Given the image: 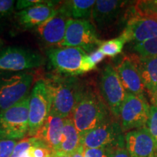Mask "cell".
<instances>
[{
    "mask_svg": "<svg viewBox=\"0 0 157 157\" xmlns=\"http://www.w3.org/2000/svg\"><path fill=\"white\" fill-rule=\"evenodd\" d=\"M68 20L58 5L56 15L36 27L35 32L40 40L48 46L60 47L65 38Z\"/></svg>",
    "mask_w": 157,
    "mask_h": 157,
    "instance_id": "7c38bea8",
    "label": "cell"
},
{
    "mask_svg": "<svg viewBox=\"0 0 157 157\" xmlns=\"http://www.w3.org/2000/svg\"><path fill=\"white\" fill-rule=\"evenodd\" d=\"M47 56L56 72L63 75L76 76L96 68L90 61L89 54L78 48H50L47 50Z\"/></svg>",
    "mask_w": 157,
    "mask_h": 157,
    "instance_id": "3957f363",
    "label": "cell"
},
{
    "mask_svg": "<svg viewBox=\"0 0 157 157\" xmlns=\"http://www.w3.org/2000/svg\"><path fill=\"white\" fill-rule=\"evenodd\" d=\"M15 2L13 0H0V22L8 18L14 12Z\"/></svg>",
    "mask_w": 157,
    "mask_h": 157,
    "instance_id": "83f0119b",
    "label": "cell"
},
{
    "mask_svg": "<svg viewBox=\"0 0 157 157\" xmlns=\"http://www.w3.org/2000/svg\"><path fill=\"white\" fill-rule=\"evenodd\" d=\"M2 45H3V41L1 39H0V50H1V48H2Z\"/></svg>",
    "mask_w": 157,
    "mask_h": 157,
    "instance_id": "e575fe53",
    "label": "cell"
},
{
    "mask_svg": "<svg viewBox=\"0 0 157 157\" xmlns=\"http://www.w3.org/2000/svg\"><path fill=\"white\" fill-rule=\"evenodd\" d=\"M103 43L98 38L93 23L88 20L69 18L65 38L60 47L78 48L90 54L100 48Z\"/></svg>",
    "mask_w": 157,
    "mask_h": 157,
    "instance_id": "8992f818",
    "label": "cell"
},
{
    "mask_svg": "<svg viewBox=\"0 0 157 157\" xmlns=\"http://www.w3.org/2000/svg\"><path fill=\"white\" fill-rule=\"evenodd\" d=\"M154 157H157V149H156V154H155Z\"/></svg>",
    "mask_w": 157,
    "mask_h": 157,
    "instance_id": "d590c367",
    "label": "cell"
},
{
    "mask_svg": "<svg viewBox=\"0 0 157 157\" xmlns=\"http://www.w3.org/2000/svg\"><path fill=\"white\" fill-rule=\"evenodd\" d=\"M51 103L50 113L66 119L71 117L84 84L76 76L49 73L43 78Z\"/></svg>",
    "mask_w": 157,
    "mask_h": 157,
    "instance_id": "6da1fadb",
    "label": "cell"
},
{
    "mask_svg": "<svg viewBox=\"0 0 157 157\" xmlns=\"http://www.w3.org/2000/svg\"><path fill=\"white\" fill-rule=\"evenodd\" d=\"M124 141L130 157H154L157 146L146 127L126 132Z\"/></svg>",
    "mask_w": 157,
    "mask_h": 157,
    "instance_id": "5bb4252c",
    "label": "cell"
},
{
    "mask_svg": "<svg viewBox=\"0 0 157 157\" xmlns=\"http://www.w3.org/2000/svg\"><path fill=\"white\" fill-rule=\"evenodd\" d=\"M121 36L126 42L135 43L157 38V18L149 16L132 17Z\"/></svg>",
    "mask_w": 157,
    "mask_h": 157,
    "instance_id": "2e32d148",
    "label": "cell"
},
{
    "mask_svg": "<svg viewBox=\"0 0 157 157\" xmlns=\"http://www.w3.org/2000/svg\"><path fill=\"white\" fill-rule=\"evenodd\" d=\"M65 119L50 113L34 137L53 151H58L61 142Z\"/></svg>",
    "mask_w": 157,
    "mask_h": 157,
    "instance_id": "ac0fdd59",
    "label": "cell"
},
{
    "mask_svg": "<svg viewBox=\"0 0 157 157\" xmlns=\"http://www.w3.org/2000/svg\"><path fill=\"white\" fill-rule=\"evenodd\" d=\"M60 2L58 1H42L33 7L19 11L16 14L17 22L23 28H36L56 15Z\"/></svg>",
    "mask_w": 157,
    "mask_h": 157,
    "instance_id": "4fadbf2b",
    "label": "cell"
},
{
    "mask_svg": "<svg viewBox=\"0 0 157 157\" xmlns=\"http://www.w3.org/2000/svg\"><path fill=\"white\" fill-rule=\"evenodd\" d=\"M52 157H72V155L62 152L60 151H55Z\"/></svg>",
    "mask_w": 157,
    "mask_h": 157,
    "instance_id": "836d02e7",
    "label": "cell"
},
{
    "mask_svg": "<svg viewBox=\"0 0 157 157\" xmlns=\"http://www.w3.org/2000/svg\"><path fill=\"white\" fill-rule=\"evenodd\" d=\"M116 70L127 93L144 95L146 88L133 55L124 56Z\"/></svg>",
    "mask_w": 157,
    "mask_h": 157,
    "instance_id": "9a60e30c",
    "label": "cell"
},
{
    "mask_svg": "<svg viewBox=\"0 0 157 157\" xmlns=\"http://www.w3.org/2000/svg\"><path fill=\"white\" fill-rule=\"evenodd\" d=\"M149 95H150V101L151 105L157 107V87L153 91L149 93Z\"/></svg>",
    "mask_w": 157,
    "mask_h": 157,
    "instance_id": "d6a6232c",
    "label": "cell"
},
{
    "mask_svg": "<svg viewBox=\"0 0 157 157\" xmlns=\"http://www.w3.org/2000/svg\"><path fill=\"white\" fill-rule=\"evenodd\" d=\"M17 143L16 140H0V157H10Z\"/></svg>",
    "mask_w": 157,
    "mask_h": 157,
    "instance_id": "f1b7e54d",
    "label": "cell"
},
{
    "mask_svg": "<svg viewBox=\"0 0 157 157\" xmlns=\"http://www.w3.org/2000/svg\"><path fill=\"white\" fill-rule=\"evenodd\" d=\"M30 94L18 103L0 111V140H17L29 132Z\"/></svg>",
    "mask_w": 157,
    "mask_h": 157,
    "instance_id": "5b68a950",
    "label": "cell"
},
{
    "mask_svg": "<svg viewBox=\"0 0 157 157\" xmlns=\"http://www.w3.org/2000/svg\"><path fill=\"white\" fill-rule=\"evenodd\" d=\"M39 142L38 139L34 137H25L15 145L10 157H21L25 152H27L31 147L34 146Z\"/></svg>",
    "mask_w": 157,
    "mask_h": 157,
    "instance_id": "cb8c5ba5",
    "label": "cell"
},
{
    "mask_svg": "<svg viewBox=\"0 0 157 157\" xmlns=\"http://www.w3.org/2000/svg\"><path fill=\"white\" fill-rule=\"evenodd\" d=\"M51 103L48 87L43 79L35 82L30 93L28 136L34 137L50 115Z\"/></svg>",
    "mask_w": 157,
    "mask_h": 157,
    "instance_id": "ba28073f",
    "label": "cell"
},
{
    "mask_svg": "<svg viewBox=\"0 0 157 157\" xmlns=\"http://www.w3.org/2000/svg\"><path fill=\"white\" fill-rule=\"evenodd\" d=\"M113 157H130L125 146L118 148L113 154Z\"/></svg>",
    "mask_w": 157,
    "mask_h": 157,
    "instance_id": "1f68e13d",
    "label": "cell"
},
{
    "mask_svg": "<svg viewBox=\"0 0 157 157\" xmlns=\"http://www.w3.org/2000/svg\"><path fill=\"white\" fill-rule=\"evenodd\" d=\"M34 82L32 72L0 71V111L13 106L29 95Z\"/></svg>",
    "mask_w": 157,
    "mask_h": 157,
    "instance_id": "277c9868",
    "label": "cell"
},
{
    "mask_svg": "<svg viewBox=\"0 0 157 157\" xmlns=\"http://www.w3.org/2000/svg\"><path fill=\"white\" fill-rule=\"evenodd\" d=\"M54 151L40 140L29 150L31 157H52Z\"/></svg>",
    "mask_w": 157,
    "mask_h": 157,
    "instance_id": "4316f807",
    "label": "cell"
},
{
    "mask_svg": "<svg viewBox=\"0 0 157 157\" xmlns=\"http://www.w3.org/2000/svg\"><path fill=\"white\" fill-rule=\"evenodd\" d=\"M81 146V136L73 121L71 117L66 118L64 121L62 139L58 151L72 155Z\"/></svg>",
    "mask_w": 157,
    "mask_h": 157,
    "instance_id": "44dd1931",
    "label": "cell"
},
{
    "mask_svg": "<svg viewBox=\"0 0 157 157\" xmlns=\"http://www.w3.org/2000/svg\"><path fill=\"white\" fill-rule=\"evenodd\" d=\"M105 55L103 53V52L99 48L89 54V58L90 61L93 63V64L95 65V66L99 63H101L105 58Z\"/></svg>",
    "mask_w": 157,
    "mask_h": 157,
    "instance_id": "4dcf8cb0",
    "label": "cell"
},
{
    "mask_svg": "<svg viewBox=\"0 0 157 157\" xmlns=\"http://www.w3.org/2000/svg\"><path fill=\"white\" fill-rule=\"evenodd\" d=\"M42 2V0H19V1H17L15 8L21 11L23 10L29 8L37 4L41 3Z\"/></svg>",
    "mask_w": 157,
    "mask_h": 157,
    "instance_id": "f546056e",
    "label": "cell"
},
{
    "mask_svg": "<svg viewBox=\"0 0 157 157\" xmlns=\"http://www.w3.org/2000/svg\"><path fill=\"white\" fill-rule=\"evenodd\" d=\"M146 127L157 146V107L155 105H150L149 117Z\"/></svg>",
    "mask_w": 157,
    "mask_h": 157,
    "instance_id": "484cf974",
    "label": "cell"
},
{
    "mask_svg": "<svg viewBox=\"0 0 157 157\" xmlns=\"http://www.w3.org/2000/svg\"><path fill=\"white\" fill-rule=\"evenodd\" d=\"M95 3L94 0H71L60 2L59 7L68 18L89 21Z\"/></svg>",
    "mask_w": 157,
    "mask_h": 157,
    "instance_id": "ffe728a7",
    "label": "cell"
},
{
    "mask_svg": "<svg viewBox=\"0 0 157 157\" xmlns=\"http://www.w3.org/2000/svg\"><path fill=\"white\" fill-rule=\"evenodd\" d=\"M81 145L84 148L125 146L120 123L115 118H110L100 126L81 135Z\"/></svg>",
    "mask_w": 157,
    "mask_h": 157,
    "instance_id": "52a82bcc",
    "label": "cell"
},
{
    "mask_svg": "<svg viewBox=\"0 0 157 157\" xmlns=\"http://www.w3.org/2000/svg\"><path fill=\"white\" fill-rule=\"evenodd\" d=\"M45 60L40 54L20 47L0 50V71L21 72L40 67Z\"/></svg>",
    "mask_w": 157,
    "mask_h": 157,
    "instance_id": "8fae6325",
    "label": "cell"
},
{
    "mask_svg": "<svg viewBox=\"0 0 157 157\" xmlns=\"http://www.w3.org/2000/svg\"><path fill=\"white\" fill-rule=\"evenodd\" d=\"M145 88L149 93L157 87V57L140 58L133 55Z\"/></svg>",
    "mask_w": 157,
    "mask_h": 157,
    "instance_id": "d6986e66",
    "label": "cell"
},
{
    "mask_svg": "<svg viewBox=\"0 0 157 157\" xmlns=\"http://www.w3.org/2000/svg\"><path fill=\"white\" fill-rule=\"evenodd\" d=\"M150 105L144 95L127 93L119 113L122 132H129L146 126Z\"/></svg>",
    "mask_w": 157,
    "mask_h": 157,
    "instance_id": "9c48e42d",
    "label": "cell"
},
{
    "mask_svg": "<svg viewBox=\"0 0 157 157\" xmlns=\"http://www.w3.org/2000/svg\"><path fill=\"white\" fill-rule=\"evenodd\" d=\"M117 148H116V147L84 148L83 155L84 157H113Z\"/></svg>",
    "mask_w": 157,
    "mask_h": 157,
    "instance_id": "d4e9b609",
    "label": "cell"
},
{
    "mask_svg": "<svg viewBox=\"0 0 157 157\" xmlns=\"http://www.w3.org/2000/svg\"><path fill=\"white\" fill-rule=\"evenodd\" d=\"M127 1L98 0L92 11L93 23L99 28H103L117 19Z\"/></svg>",
    "mask_w": 157,
    "mask_h": 157,
    "instance_id": "e0dca14e",
    "label": "cell"
},
{
    "mask_svg": "<svg viewBox=\"0 0 157 157\" xmlns=\"http://www.w3.org/2000/svg\"><path fill=\"white\" fill-rule=\"evenodd\" d=\"M133 50L140 58L157 57V38L135 43L133 45Z\"/></svg>",
    "mask_w": 157,
    "mask_h": 157,
    "instance_id": "7402d4cb",
    "label": "cell"
},
{
    "mask_svg": "<svg viewBox=\"0 0 157 157\" xmlns=\"http://www.w3.org/2000/svg\"><path fill=\"white\" fill-rule=\"evenodd\" d=\"M110 112L101 94L92 86L84 84L70 117L81 136L109 119Z\"/></svg>",
    "mask_w": 157,
    "mask_h": 157,
    "instance_id": "7a4b0ae2",
    "label": "cell"
},
{
    "mask_svg": "<svg viewBox=\"0 0 157 157\" xmlns=\"http://www.w3.org/2000/svg\"><path fill=\"white\" fill-rule=\"evenodd\" d=\"M100 90L111 114L115 119H119L121 107L127 93L121 84L116 68L111 64L105 65L102 71Z\"/></svg>",
    "mask_w": 157,
    "mask_h": 157,
    "instance_id": "30bf717a",
    "label": "cell"
},
{
    "mask_svg": "<svg viewBox=\"0 0 157 157\" xmlns=\"http://www.w3.org/2000/svg\"><path fill=\"white\" fill-rule=\"evenodd\" d=\"M125 43L126 41L120 35L117 38L103 42V44L100 46L99 49L105 56L115 57L121 53Z\"/></svg>",
    "mask_w": 157,
    "mask_h": 157,
    "instance_id": "603a6c76",
    "label": "cell"
}]
</instances>
